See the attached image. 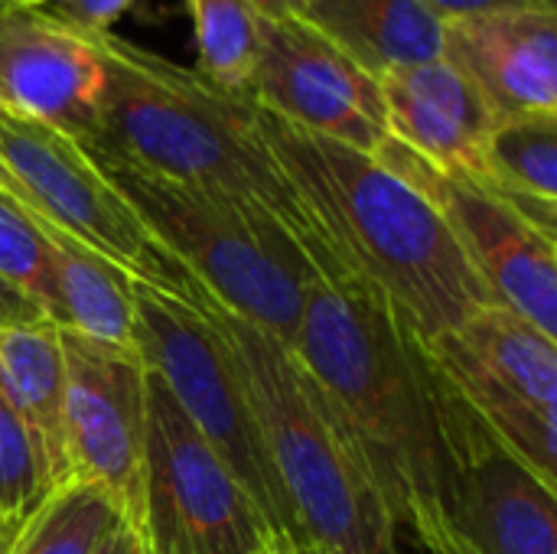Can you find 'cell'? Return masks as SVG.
Masks as SVG:
<instances>
[{"instance_id": "obj_2", "label": "cell", "mask_w": 557, "mask_h": 554, "mask_svg": "<svg viewBox=\"0 0 557 554\" xmlns=\"http://www.w3.org/2000/svg\"><path fill=\"white\" fill-rule=\"evenodd\" d=\"M258 127L336 264L437 340L499 307L434 202L379 157L300 131L255 104Z\"/></svg>"}, {"instance_id": "obj_30", "label": "cell", "mask_w": 557, "mask_h": 554, "mask_svg": "<svg viewBox=\"0 0 557 554\" xmlns=\"http://www.w3.org/2000/svg\"><path fill=\"white\" fill-rule=\"evenodd\" d=\"M16 529H20V522L0 519V554H10V545H13V539H16Z\"/></svg>"}, {"instance_id": "obj_7", "label": "cell", "mask_w": 557, "mask_h": 554, "mask_svg": "<svg viewBox=\"0 0 557 554\" xmlns=\"http://www.w3.org/2000/svg\"><path fill=\"white\" fill-rule=\"evenodd\" d=\"M0 189L39 229L82 242L134 281L186 300L199 291L104 180L85 144L7 108H0Z\"/></svg>"}, {"instance_id": "obj_27", "label": "cell", "mask_w": 557, "mask_h": 554, "mask_svg": "<svg viewBox=\"0 0 557 554\" xmlns=\"http://www.w3.org/2000/svg\"><path fill=\"white\" fill-rule=\"evenodd\" d=\"M39 320H46V313L16 284L0 278V327H23V323H39Z\"/></svg>"}, {"instance_id": "obj_1", "label": "cell", "mask_w": 557, "mask_h": 554, "mask_svg": "<svg viewBox=\"0 0 557 554\" xmlns=\"http://www.w3.org/2000/svg\"><path fill=\"white\" fill-rule=\"evenodd\" d=\"M294 353L346 424L395 532L424 554L483 421L428 340L352 274L310 278Z\"/></svg>"}, {"instance_id": "obj_12", "label": "cell", "mask_w": 557, "mask_h": 554, "mask_svg": "<svg viewBox=\"0 0 557 554\" xmlns=\"http://www.w3.org/2000/svg\"><path fill=\"white\" fill-rule=\"evenodd\" d=\"M248 95L281 121L372 157L392 137L382 82L304 20L261 16Z\"/></svg>"}, {"instance_id": "obj_25", "label": "cell", "mask_w": 557, "mask_h": 554, "mask_svg": "<svg viewBox=\"0 0 557 554\" xmlns=\"http://www.w3.org/2000/svg\"><path fill=\"white\" fill-rule=\"evenodd\" d=\"M137 0H52L46 7H39L42 13H49L52 20H59L62 26H69L72 33L91 39L98 33H111L114 23L134 7Z\"/></svg>"}, {"instance_id": "obj_33", "label": "cell", "mask_w": 557, "mask_h": 554, "mask_svg": "<svg viewBox=\"0 0 557 554\" xmlns=\"http://www.w3.org/2000/svg\"><path fill=\"white\" fill-rule=\"evenodd\" d=\"M290 554H297V552H290Z\"/></svg>"}, {"instance_id": "obj_32", "label": "cell", "mask_w": 557, "mask_h": 554, "mask_svg": "<svg viewBox=\"0 0 557 554\" xmlns=\"http://www.w3.org/2000/svg\"><path fill=\"white\" fill-rule=\"evenodd\" d=\"M258 554H290V549H281V545H268V549H261Z\"/></svg>"}, {"instance_id": "obj_24", "label": "cell", "mask_w": 557, "mask_h": 554, "mask_svg": "<svg viewBox=\"0 0 557 554\" xmlns=\"http://www.w3.org/2000/svg\"><path fill=\"white\" fill-rule=\"evenodd\" d=\"M0 278L16 284L52 320L55 284L42 229L0 189Z\"/></svg>"}, {"instance_id": "obj_22", "label": "cell", "mask_w": 557, "mask_h": 554, "mask_svg": "<svg viewBox=\"0 0 557 554\" xmlns=\"http://www.w3.org/2000/svg\"><path fill=\"white\" fill-rule=\"evenodd\" d=\"M196 33V75L225 95L251 98L261 16L245 0H186Z\"/></svg>"}, {"instance_id": "obj_8", "label": "cell", "mask_w": 557, "mask_h": 554, "mask_svg": "<svg viewBox=\"0 0 557 554\" xmlns=\"http://www.w3.org/2000/svg\"><path fill=\"white\" fill-rule=\"evenodd\" d=\"M428 349L486 431L557 490V340L486 307Z\"/></svg>"}, {"instance_id": "obj_15", "label": "cell", "mask_w": 557, "mask_h": 554, "mask_svg": "<svg viewBox=\"0 0 557 554\" xmlns=\"http://www.w3.org/2000/svg\"><path fill=\"white\" fill-rule=\"evenodd\" d=\"M444 59L473 82L496 121L557 114V0L444 23Z\"/></svg>"}, {"instance_id": "obj_13", "label": "cell", "mask_w": 557, "mask_h": 554, "mask_svg": "<svg viewBox=\"0 0 557 554\" xmlns=\"http://www.w3.org/2000/svg\"><path fill=\"white\" fill-rule=\"evenodd\" d=\"M101 91L104 65L91 39L42 10L0 13V108L91 144Z\"/></svg>"}, {"instance_id": "obj_28", "label": "cell", "mask_w": 557, "mask_h": 554, "mask_svg": "<svg viewBox=\"0 0 557 554\" xmlns=\"http://www.w3.org/2000/svg\"><path fill=\"white\" fill-rule=\"evenodd\" d=\"M95 554H150L147 552V542H144V535L134 529V526H127V522H121L104 542H101V549Z\"/></svg>"}, {"instance_id": "obj_17", "label": "cell", "mask_w": 557, "mask_h": 554, "mask_svg": "<svg viewBox=\"0 0 557 554\" xmlns=\"http://www.w3.org/2000/svg\"><path fill=\"white\" fill-rule=\"evenodd\" d=\"M300 20L375 78L444 56V20L421 0H310Z\"/></svg>"}, {"instance_id": "obj_6", "label": "cell", "mask_w": 557, "mask_h": 554, "mask_svg": "<svg viewBox=\"0 0 557 554\" xmlns=\"http://www.w3.org/2000/svg\"><path fill=\"white\" fill-rule=\"evenodd\" d=\"M196 294L186 300L137 281V353L147 369L163 379L183 415L255 503L274 545L300 552L297 522L271 467L235 356Z\"/></svg>"}, {"instance_id": "obj_9", "label": "cell", "mask_w": 557, "mask_h": 554, "mask_svg": "<svg viewBox=\"0 0 557 554\" xmlns=\"http://www.w3.org/2000/svg\"><path fill=\"white\" fill-rule=\"evenodd\" d=\"M140 535L150 554H258L274 535L228 467L147 369Z\"/></svg>"}, {"instance_id": "obj_5", "label": "cell", "mask_w": 557, "mask_h": 554, "mask_svg": "<svg viewBox=\"0 0 557 554\" xmlns=\"http://www.w3.org/2000/svg\"><path fill=\"white\" fill-rule=\"evenodd\" d=\"M85 150L212 304L287 346L297 343L307 284L317 271L284 225L98 147Z\"/></svg>"}, {"instance_id": "obj_10", "label": "cell", "mask_w": 557, "mask_h": 554, "mask_svg": "<svg viewBox=\"0 0 557 554\" xmlns=\"http://www.w3.org/2000/svg\"><path fill=\"white\" fill-rule=\"evenodd\" d=\"M375 157L434 202L496 304L557 340V238L483 180L437 170L395 137Z\"/></svg>"}, {"instance_id": "obj_31", "label": "cell", "mask_w": 557, "mask_h": 554, "mask_svg": "<svg viewBox=\"0 0 557 554\" xmlns=\"http://www.w3.org/2000/svg\"><path fill=\"white\" fill-rule=\"evenodd\" d=\"M46 3H52V0H0V13H7V10H39Z\"/></svg>"}, {"instance_id": "obj_21", "label": "cell", "mask_w": 557, "mask_h": 554, "mask_svg": "<svg viewBox=\"0 0 557 554\" xmlns=\"http://www.w3.org/2000/svg\"><path fill=\"white\" fill-rule=\"evenodd\" d=\"M121 522L101 490L69 480L20 522L10 554H95Z\"/></svg>"}, {"instance_id": "obj_18", "label": "cell", "mask_w": 557, "mask_h": 554, "mask_svg": "<svg viewBox=\"0 0 557 554\" xmlns=\"http://www.w3.org/2000/svg\"><path fill=\"white\" fill-rule=\"evenodd\" d=\"M0 395L33 434L52 480L69 483L65 460V369L59 327L49 320L0 327Z\"/></svg>"}, {"instance_id": "obj_26", "label": "cell", "mask_w": 557, "mask_h": 554, "mask_svg": "<svg viewBox=\"0 0 557 554\" xmlns=\"http://www.w3.org/2000/svg\"><path fill=\"white\" fill-rule=\"evenodd\" d=\"M437 20L444 23H457V20H470V16H483L493 10H512V7H529V3H542V0H421Z\"/></svg>"}, {"instance_id": "obj_29", "label": "cell", "mask_w": 557, "mask_h": 554, "mask_svg": "<svg viewBox=\"0 0 557 554\" xmlns=\"http://www.w3.org/2000/svg\"><path fill=\"white\" fill-rule=\"evenodd\" d=\"M264 20H300L310 0H245Z\"/></svg>"}, {"instance_id": "obj_16", "label": "cell", "mask_w": 557, "mask_h": 554, "mask_svg": "<svg viewBox=\"0 0 557 554\" xmlns=\"http://www.w3.org/2000/svg\"><path fill=\"white\" fill-rule=\"evenodd\" d=\"M382 82L388 134L437 170L480 176L496 114L473 82L444 56L388 72Z\"/></svg>"}, {"instance_id": "obj_20", "label": "cell", "mask_w": 557, "mask_h": 554, "mask_svg": "<svg viewBox=\"0 0 557 554\" xmlns=\"http://www.w3.org/2000/svg\"><path fill=\"white\" fill-rule=\"evenodd\" d=\"M539 232L557 238V114H522L493 124L480 176Z\"/></svg>"}, {"instance_id": "obj_11", "label": "cell", "mask_w": 557, "mask_h": 554, "mask_svg": "<svg viewBox=\"0 0 557 554\" xmlns=\"http://www.w3.org/2000/svg\"><path fill=\"white\" fill-rule=\"evenodd\" d=\"M69 477L101 490L140 532L147 454V362L140 353L59 327Z\"/></svg>"}, {"instance_id": "obj_19", "label": "cell", "mask_w": 557, "mask_h": 554, "mask_svg": "<svg viewBox=\"0 0 557 554\" xmlns=\"http://www.w3.org/2000/svg\"><path fill=\"white\" fill-rule=\"evenodd\" d=\"M42 235L49 242V264L55 284L52 323L91 336L98 343L137 353V281L62 232L42 229Z\"/></svg>"}, {"instance_id": "obj_4", "label": "cell", "mask_w": 557, "mask_h": 554, "mask_svg": "<svg viewBox=\"0 0 557 554\" xmlns=\"http://www.w3.org/2000/svg\"><path fill=\"white\" fill-rule=\"evenodd\" d=\"M196 300L242 372L271 467L297 522V554H398V532L346 424L294 346L222 310L202 291Z\"/></svg>"}, {"instance_id": "obj_3", "label": "cell", "mask_w": 557, "mask_h": 554, "mask_svg": "<svg viewBox=\"0 0 557 554\" xmlns=\"http://www.w3.org/2000/svg\"><path fill=\"white\" fill-rule=\"evenodd\" d=\"M91 46L104 65V91L98 137L85 147L264 216L300 242L317 274H346L274 160L251 98L225 95L114 29L91 36Z\"/></svg>"}, {"instance_id": "obj_23", "label": "cell", "mask_w": 557, "mask_h": 554, "mask_svg": "<svg viewBox=\"0 0 557 554\" xmlns=\"http://www.w3.org/2000/svg\"><path fill=\"white\" fill-rule=\"evenodd\" d=\"M55 487L33 434L0 395V519L23 522Z\"/></svg>"}, {"instance_id": "obj_14", "label": "cell", "mask_w": 557, "mask_h": 554, "mask_svg": "<svg viewBox=\"0 0 557 554\" xmlns=\"http://www.w3.org/2000/svg\"><path fill=\"white\" fill-rule=\"evenodd\" d=\"M424 554H557V490L480 428Z\"/></svg>"}]
</instances>
